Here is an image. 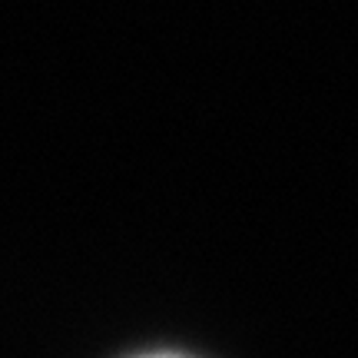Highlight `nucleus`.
Wrapping results in <instances>:
<instances>
[{
  "mask_svg": "<svg viewBox=\"0 0 358 358\" xmlns=\"http://www.w3.org/2000/svg\"><path fill=\"white\" fill-rule=\"evenodd\" d=\"M143 358H182V355H143Z\"/></svg>",
  "mask_w": 358,
  "mask_h": 358,
  "instance_id": "f257e3e1",
  "label": "nucleus"
}]
</instances>
